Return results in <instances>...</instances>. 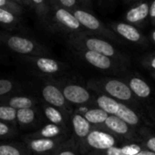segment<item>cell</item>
Instances as JSON below:
<instances>
[{
	"mask_svg": "<svg viewBox=\"0 0 155 155\" xmlns=\"http://www.w3.org/2000/svg\"><path fill=\"white\" fill-rule=\"evenodd\" d=\"M68 43L73 49H87L95 51L108 56L124 65L129 63V59L126 56L120 52L107 40V38L89 31L68 35Z\"/></svg>",
	"mask_w": 155,
	"mask_h": 155,
	"instance_id": "1",
	"label": "cell"
},
{
	"mask_svg": "<svg viewBox=\"0 0 155 155\" xmlns=\"http://www.w3.org/2000/svg\"><path fill=\"white\" fill-rule=\"evenodd\" d=\"M86 86L96 93L108 95L120 102H134V95L127 82L114 78H93L87 81Z\"/></svg>",
	"mask_w": 155,
	"mask_h": 155,
	"instance_id": "2",
	"label": "cell"
},
{
	"mask_svg": "<svg viewBox=\"0 0 155 155\" xmlns=\"http://www.w3.org/2000/svg\"><path fill=\"white\" fill-rule=\"evenodd\" d=\"M45 24L53 31L71 35L85 31L71 10L49 5V9L44 19Z\"/></svg>",
	"mask_w": 155,
	"mask_h": 155,
	"instance_id": "3",
	"label": "cell"
},
{
	"mask_svg": "<svg viewBox=\"0 0 155 155\" xmlns=\"http://www.w3.org/2000/svg\"><path fill=\"white\" fill-rule=\"evenodd\" d=\"M0 44L19 56H52V52L42 43L6 31H0Z\"/></svg>",
	"mask_w": 155,
	"mask_h": 155,
	"instance_id": "4",
	"label": "cell"
},
{
	"mask_svg": "<svg viewBox=\"0 0 155 155\" xmlns=\"http://www.w3.org/2000/svg\"><path fill=\"white\" fill-rule=\"evenodd\" d=\"M124 140L115 136L100 126H93L92 130L85 138L80 150L82 155L91 151L103 150L112 146H118Z\"/></svg>",
	"mask_w": 155,
	"mask_h": 155,
	"instance_id": "5",
	"label": "cell"
},
{
	"mask_svg": "<svg viewBox=\"0 0 155 155\" xmlns=\"http://www.w3.org/2000/svg\"><path fill=\"white\" fill-rule=\"evenodd\" d=\"M74 16L79 20L85 31L99 35L107 39H110L115 42H120L119 37L103 22H101L96 16H94L90 9L78 6L75 8L71 9Z\"/></svg>",
	"mask_w": 155,
	"mask_h": 155,
	"instance_id": "6",
	"label": "cell"
},
{
	"mask_svg": "<svg viewBox=\"0 0 155 155\" xmlns=\"http://www.w3.org/2000/svg\"><path fill=\"white\" fill-rule=\"evenodd\" d=\"M54 81L60 88L65 99L69 104L75 106H91L95 93L87 86L65 79H54Z\"/></svg>",
	"mask_w": 155,
	"mask_h": 155,
	"instance_id": "7",
	"label": "cell"
},
{
	"mask_svg": "<svg viewBox=\"0 0 155 155\" xmlns=\"http://www.w3.org/2000/svg\"><path fill=\"white\" fill-rule=\"evenodd\" d=\"M20 59L45 78H54L61 75L68 66L52 56H20Z\"/></svg>",
	"mask_w": 155,
	"mask_h": 155,
	"instance_id": "8",
	"label": "cell"
},
{
	"mask_svg": "<svg viewBox=\"0 0 155 155\" xmlns=\"http://www.w3.org/2000/svg\"><path fill=\"white\" fill-rule=\"evenodd\" d=\"M78 58L101 71L120 72L125 69V65L103 54L87 49H73Z\"/></svg>",
	"mask_w": 155,
	"mask_h": 155,
	"instance_id": "9",
	"label": "cell"
},
{
	"mask_svg": "<svg viewBox=\"0 0 155 155\" xmlns=\"http://www.w3.org/2000/svg\"><path fill=\"white\" fill-rule=\"evenodd\" d=\"M40 93L45 103L59 109L68 117L73 112L71 104L67 101L60 88L55 82L53 78H45Z\"/></svg>",
	"mask_w": 155,
	"mask_h": 155,
	"instance_id": "10",
	"label": "cell"
},
{
	"mask_svg": "<svg viewBox=\"0 0 155 155\" xmlns=\"http://www.w3.org/2000/svg\"><path fill=\"white\" fill-rule=\"evenodd\" d=\"M70 135L56 138H24L26 148L32 155H50L59 145L67 140Z\"/></svg>",
	"mask_w": 155,
	"mask_h": 155,
	"instance_id": "11",
	"label": "cell"
},
{
	"mask_svg": "<svg viewBox=\"0 0 155 155\" xmlns=\"http://www.w3.org/2000/svg\"><path fill=\"white\" fill-rule=\"evenodd\" d=\"M100 127H102L103 129L107 130L115 136L124 140L125 141L139 142L140 137L137 130L116 115H109L104 123Z\"/></svg>",
	"mask_w": 155,
	"mask_h": 155,
	"instance_id": "12",
	"label": "cell"
},
{
	"mask_svg": "<svg viewBox=\"0 0 155 155\" xmlns=\"http://www.w3.org/2000/svg\"><path fill=\"white\" fill-rule=\"evenodd\" d=\"M69 122L72 130V139L74 140L76 145L81 147L85 138L92 130L93 125H91L80 112L73 110V112L69 116Z\"/></svg>",
	"mask_w": 155,
	"mask_h": 155,
	"instance_id": "13",
	"label": "cell"
},
{
	"mask_svg": "<svg viewBox=\"0 0 155 155\" xmlns=\"http://www.w3.org/2000/svg\"><path fill=\"white\" fill-rule=\"evenodd\" d=\"M110 28L118 36L130 42L143 44L147 43L145 37L140 32V30L130 23L125 22H113L110 24Z\"/></svg>",
	"mask_w": 155,
	"mask_h": 155,
	"instance_id": "14",
	"label": "cell"
},
{
	"mask_svg": "<svg viewBox=\"0 0 155 155\" xmlns=\"http://www.w3.org/2000/svg\"><path fill=\"white\" fill-rule=\"evenodd\" d=\"M0 102L7 104L15 110H20L25 108H30L37 106L38 101L31 95L17 94L13 93L7 97L0 99Z\"/></svg>",
	"mask_w": 155,
	"mask_h": 155,
	"instance_id": "15",
	"label": "cell"
},
{
	"mask_svg": "<svg viewBox=\"0 0 155 155\" xmlns=\"http://www.w3.org/2000/svg\"><path fill=\"white\" fill-rule=\"evenodd\" d=\"M76 111L80 112L93 126L102 125L109 116V114L105 112L103 110L95 106L90 108V105L79 106Z\"/></svg>",
	"mask_w": 155,
	"mask_h": 155,
	"instance_id": "16",
	"label": "cell"
},
{
	"mask_svg": "<svg viewBox=\"0 0 155 155\" xmlns=\"http://www.w3.org/2000/svg\"><path fill=\"white\" fill-rule=\"evenodd\" d=\"M41 109H42V112H43L44 116L50 123L68 129V120L69 119V117L67 116L62 110H60L59 109L53 107L49 104H47L45 102L42 103Z\"/></svg>",
	"mask_w": 155,
	"mask_h": 155,
	"instance_id": "17",
	"label": "cell"
},
{
	"mask_svg": "<svg viewBox=\"0 0 155 155\" xmlns=\"http://www.w3.org/2000/svg\"><path fill=\"white\" fill-rule=\"evenodd\" d=\"M149 17V4L141 2L129 9L125 14V20L131 25H140Z\"/></svg>",
	"mask_w": 155,
	"mask_h": 155,
	"instance_id": "18",
	"label": "cell"
},
{
	"mask_svg": "<svg viewBox=\"0 0 155 155\" xmlns=\"http://www.w3.org/2000/svg\"><path fill=\"white\" fill-rule=\"evenodd\" d=\"M115 115L136 130H138L140 128V125L142 123L139 114L123 102H120L119 109Z\"/></svg>",
	"mask_w": 155,
	"mask_h": 155,
	"instance_id": "19",
	"label": "cell"
},
{
	"mask_svg": "<svg viewBox=\"0 0 155 155\" xmlns=\"http://www.w3.org/2000/svg\"><path fill=\"white\" fill-rule=\"evenodd\" d=\"M38 120V110L37 106L17 110V125L27 129L35 125Z\"/></svg>",
	"mask_w": 155,
	"mask_h": 155,
	"instance_id": "20",
	"label": "cell"
},
{
	"mask_svg": "<svg viewBox=\"0 0 155 155\" xmlns=\"http://www.w3.org/2000/svg\"><path fill=\"white\" fill-rule=\"evenodd\" d=\"M63 135H69V130L63 128L61 126L53 124V123H48L39 130L28 134L26 137L28 138H56Z\"/></svg>",
	"mask_w": 155,
	"mask_h": 155,
	"instance_id": "21",
	"label": "cell"
},
{
	"mask_svg": "<svg viewBox=\"0 0 155 155\" xmlns=\"http://www.w3.org/2000/svg\"><path fill=\"white\" fill-rule=\"evenodd\" d=\"M94 93L95 95H94L91 106H95L103 110L109 115H115L119 109V105L120 101L105 94L96 93V92Z\"/></svg>",
	"mask_w": 155,
	"mask_h": 155,
	"instance_id": "22",
	"label": "cell"
},
{
	"mask_svg": "<svg viewBox=\"0 0 155 155\" xmlns=\"http://www.w3.org/2000/svg\"><path fill=\"white\" fill-rule=\"evenodd\" d=\"M127 84L129 85L133 95L140 98L147 99L151 94V89L146 81L141 80L139 77H131L128 79Z\"/></svg>",
	"mask_w": 155,
	"mask_h": 155,
	"instance_id": "23",
	"label": "cell"
},
{
	"mask_svg": "<svg viewBox=\"0 0 155 155\" xmlns=\"http://www.w3.org/2000/svg\"><path fill=\"white\" fill-rule=\"evenodd\" d=\"M0 155H32L26 146L18 142L0 141Z\"/></svg>",
	"mask_w": 155,
	"mask_h": 155,
	"instance_id": "24",
	"label": "cell"
},
{
	"mask_svg": "<svg viewBox=\"0 0 155 155\" xmlns=\"http://www.w3.org/2000/svg\"><path fill=\"white\" fill-rule=\"evenodd\" d=\"M50 155H82L79 147H78L70 136L61 145H59Z\"/></svg>",
	"mask_w": 155,
	"mask_h": 155,
	"instance_id": "25",
	"label": "cell"
},
{
	"mask_svg": "<svg viewBox=\"0 0 155 155\" xmlns=\"http://www.w3.org/2000/svg\"><path fill=\"white\" fill-rule=\"evenodd\" d=\"M20 21V16L16 13L4 8H0V25L5 28H16Z\"/></svg>",
	"mask_w": 155,
	"mask_h": 155,
	"instance_id": "26",
	"label": "cell"
},
{
	"mask_svg": "<svg viewBox=\"0 0 155 155\" xmlns=\"http://www.w3.org/2000/svg\"><path fill=\"white\" fill-rule=\"evenodd\" d=\"M140 140L139 142L147 150L155 152V135L152 134L148 129L140 127L137 130Z\"/></svg>",
	"mask_w": 155,
	"mask_h": 155,
	"instance_id": "27",
	"label": "cell"
},
{
	"mask_svg": "<svg viewBox=\"0 0 155 155\" xmlns=\"http://www.w3.org/2000/svg\"><path fill=\"white\" fill-rule=\"evenodd\" d=\"M19 83L11 79H0V99L19 91Z\"/></svg>",
	"mask_w": 155,
	"mask_h": 155,
	"instance_id": "28",
	"label": "cell"
},
{
	"mask_svg": "<svg viewBox=\"0 0 155 155\" xmlns=\"http://www.w3.org/2000/svg\"><path fill=\"white\" fill-rule=\"evenodd\" d=\"M0 120L17 127V110L0 102Z\"/></svg>",
	"mask_w": 155,
	"mask_h": 155,
	"instance_id": "29",
	"label": "cell"
},
{
	"mask_svg": "<svg viewBox=\"0 0 155 155\" xmlns=\"http://www.w3.org/2000/svg\"><path fill=\"white\" fill-rule=\"evenodd\" d=\"M30 1H31V8H33V9L35 10L37 16L41 20H43L49 9L48 0H30Z\"/></svg>",
	"mask_w": 155,
	"mask_h": 155,
	"instance_id": "30",
	"label": "cell"
},
{
	"mask_svg": "<svg viewBox=\"0 0 155 155\" xmlns=\"http://www.w3.org/2000/svg\"><path fill=\"white\" fill-rule=\"evenodd\" d=\"M17 134L16 126L0 120V139H7L14 137Z\"/></svg>",
	"mask_w": 155,
	"mask_h": 155,
	"instance_id": "31",
	"label": "cell"
},
{
	"mask_svg": "<svg viewBox=\"0 0 155 155\" xmlns=\"http://www.w3.org/2000/svg\"><path fill=\"white\" fill-rule=\"evenodd\" d=\"M0 8H7V9L16 13L17 15H18L20 17L24 13L23 6L12 1V0H0Z\"/></svg>",
	"mask_w": 155,
	"mask_h": 155,
	"instance_id": "32",
	"label": "cell"
},
{
	"mask_svg": "<svg viewBox=\"0 0 155 155\" xmlns=\"http://www.w3.org/2000/svg\"><path fill=\"white\" fill-rule=\"evenodd\" d=\"M121 151L125 155H135L138 152H140L141 150L144 149V147L137 141H128L127 144H123L120 146Z\"/></svg>",
	"mask_w": 155,
	"mask_h": 155,
	"instance_id": "33",
	"label": "cell"
},
{
	"mask_svg": "<svg viewBox=\"0 0 155 155\" xmlns=\"http://www.w3.org/2000/svg\"><path fill=\"white\" fill-rule=\"evenodd\" d=\"M48 5L61 7L69 10L75 8L78 6H80L78 0H48Z\"/></svg>",
	"mask_w": 155,
	"mask_h": 155,
	"instance_id": "34",
	"label": "cell"
},
{
	"mask_svg": "<svg viewBox=\"0 0 155 155\" xmlns=\"http://www.w3.org/2000/svg\"><path fill=\"white\" fill-rule=\"evenodd\" d=\"M142 64L145 66V68L155 70V56H151L148 58H145Z\"/></svg>",
	"mask_w": 155,
	"mask_h": 155,
	"instance_id": "35",
	"label": "cell"
},
{
	"mask_svg": "<svg viewBox=\"0 0 155 155\" xmlns=\"http://www.w3.org/2000/svg\"><path fill=\"white\" fill-rule=\"evenodd\" d=\"M149 17L153 22H155V0H153L150 6H149Z\"/></svg>",
	"mask_w": 155,
	"mask_h": 155,
	"instance_id": "36",
	"label": "cell"
},
{
	"mask_svg": "<svg viewBox=\"0 0 155 155\" xmlns=\"http://www.w3.org/2000/svg\"><path fill=\"white\" fill-rule=\"evenodd\" d=\"M79 5L82 8H85L87 9H91L92 6V0H78Z\"/></svg>",
	"mask_w": 155,
	"mask_h": 155,
	"instance_id": "37",
	"label": "cell"
},
{
	"mask_svg": "<svg viewBox=\"0 0 155 155\" xmlns=\"http://www.w3.org/2000/svg\"><path fill=\"white\" fill-rule=\"evenodd\" d=\"M135 155H155V152H153V151H151V150H147L146 148H144L143 150H141L140 152H138Z\"/></svg>",
	"mask_w": 155,
	"mask_h": 155,
	"instance_id": "38",
	"label": "cell"
},
{
	"mask_svg": "<svg viewBox=\"0 0 155 155\" xmlns=\"http://www.w3.org/2000/svg\"><path fill=\"white\" fill-rule=\"evenodd\" d=\"M21 1L23 2V5L31 7V1H30V0H21Z\"/></svg>",
	"mask_w": 155,
	"mask_h": 155,
	"instance_id": "39",
	"label": "cell"
},
{
	"mask_svg": "<svg viewBox=\"0 0 155 155\" xmlns=\"http://www.w3.org/2000/svg\"><path fill=\"white\" fill-rule=\"evenodd\" d=\"M150 38H151V40H152V41L154 42V44H155V30H153V31L151 32Z\"/></svg>",
	"mask_w": 155,
	"mask_h": 155,
	"instance_id": "40",
	"label": "cell"
},
{
	"mask_svg": "<svg viewBox=\"0 0 155 155\" xmlns=\"http://www.w3.org/2000/svg\"><path fill=\"white\" fill-rule=\"evenodd\" d=\"M12 1H14V2H16V3H18V4H20V5H22V6H24V5H23V2L21 1V0H12Z\"/></svg>",
	"mask_w": 155,
	"mask_h": 155,
	"instance_id": "41",
	"label": "cell"
},
{
	"mask_svg": "<svg viewBox=\"0 0 155 155\" xmlns=\"http://www.w3.org/2000/svg\"><path fill=\"white\" fill-rule=\"evenodd\" d=\"M151 76H152V77L154 78V79H155V72H153V73L151 74Z\"/></svg>",
	"mask_w": 155,
	"mask_h": 155,
	"instance_id": "42",
	"label": "cell"
},
{
	"mask_svg": "<svg viewBox=\"0 0 155 155\" xmlns=\"http://www.w3.org/2000/svg\"><path fill=\"white\" fill-rule=\"evenodd\" d=\"M130 1H132V0H125V2H126V3H128V2H130Z\"/></svg>",
	"mask_w": 155,
	"mask_h": 155,
	"instance_id": "43",
	"label": "cell"
},
{
	"mask_svg": "<svg viewBox=\"0 0 155 155\" xmlns=\"http://www.w3.org/2000/svg\"><path fill=\"white\" fill-rule=\"evenodd\" d=\"M132 1H137V0H132Z\"/></svg>",
	"mask_w": 155,
	"mask_h": 155,
	"instance_id": "44",
	"label": "cell"
},
{
	"mask_svg": "<svg viewBox=\"0 0 155 155\" xmlns=\"http://www.w3.org/2000/svg\"><path fill=\"white\" fill-rule=\"evenodd\" d=\"M0 58H1V56H0Z\"/></svg>",
	"mask_w": 155,
	"mask_h": 155,
	"instance_id": "45",
	"label": "cell"
},
{
	"mask_svg": "<svg viewBox=\"0 0 155 155\" xmlns=\"http://www.w3.org/2000/svg\"><path fill=\"white\" fill-rule=\"evenodd\" d=\"M0 45H1V44H0Z\"/></svg>",
	"mask_w": 155,
	"mask_h": 155,
	"instance_id": "46",
	"label": "cell"
}]
</instances>
